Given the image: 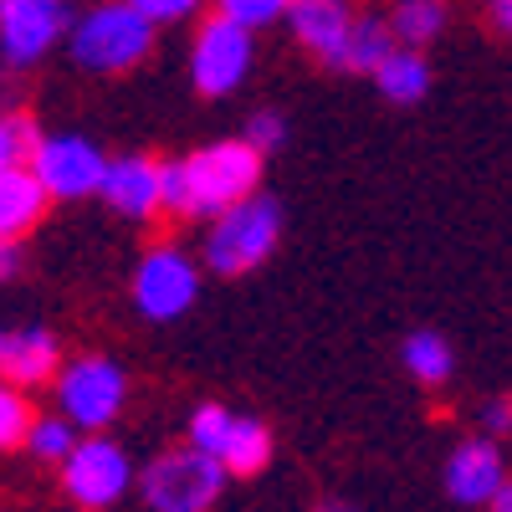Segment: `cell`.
I'll use <instances>...</instances> for the list:
<instances>
[{
    "mask_svg": "<svg viewBox=\"0 0 512 512\" xmlns=\"http://www.w3.org/2000/svg\"><path fill=\"white\" fill-rule=\"evenodd\" d=\"M267 154L251 139H210L180 159H164V216L169 221H210L226 205L262 190Z\"/></svg>",
    "mask_w": 512,
    "mask_h": 512,
    "instance_id": "6da1fadb",
    "label": "cell"
},
{
    "mask_svg": "<svg viewBox=\"0 0 512 512\" xmlns=\"http://www.w3.org/2000/svg\"><path fill=\"white\" fill-rule=\"evenodd\" d=\"M159 41V26L134 6V0H98L82 16H72L67 31V52L82 72H98V77H123L149 62Z\"/></svg>",
    "mask_w": 512,
    "mask_h": 512,
    "instance_id": "7a4b0ae2",
    "label": "cell"
},
{
    "mask_svg": "<svg viewBox=\"0 0 512 512\" xmlns=\"http://www.w3.org/2000/svg\"><path fill=\"white\" fill-rule=\"evenodd\" d=\"M282 241V200L256 190L236 205H226L221 216L205 221V241H200V262L216 277H246L267 262Z\"/></svg>",
    "mask_w": 512,
    "mask_h": 512,
    "instance_id": "3957f363",
    "label": "cell"
},
{
    "mask_svg": "<svg viewBox=\"0 0 512 512\" xmlns=\"http://www.w3.org/2000/svg\"><path fill=\"white\" fill-rule=\"evenodd\" d=\"M231 487V472L200 446L180 441L139 466V502L144 512H210Z\"/></svg>",
    "mask_w": 512,
    "mask_h": 512,
    "instance_id": "277c9868",
    "label": "cell"
},
{
    "mask_svg": "<svg viewBox=\"0 0 512 512\" xmlns=\"http://www.w3.org/2000/svg\"><path fill=\"white\" fill-rule=\"evenodd\" d=\"M57 482L77 512H113L139 492V466L108 431H82V441L57 466Z\"/></svg>",
    "mask_w": 512,
    "mask_h": 512,
    "instance_id": "5b68a950",
    "label": "cell"
},
{
    "mask_svg": "<svg viewBox=\"0 0 512 512\" xmlns=\"http://www.w3.org/2000/svg\"><path fill=\"white\" fill-rule=\"evenodd\" d=\"M251 67H256V31L221 11H205L190 31V57H185L190 88L200 98H231L251 82Z\"/></svg>",
    "mask_w": 512,
    "mask_h": 512,
    "instance_id": "8992f818",
    "label": "cell"
},
{
    "mask_svg": "<svg viewBox=\"0 0 512 512\" xmlns=\"http://www.w3.org/2000/svg\"><path fill=\"white\" fill-rule=\"evenodd\" d=\"M52 410H62L77 431H108L128 410V369L108 354H72L52 379Z\"/></svg>",
    "mask_w": 512,
    "mask_h": 512,
    "instance_id": "52a82bcc",
    "label": "cell"
},
{
    "mask_svg": "<svg viewBox=\"0 0 512 512\" xmlns=\"http://www.w3.org/2000/svg\"><path fill=\"white\" fill-rule=\"evenodd\" d=\"M200 282H205V262L190 256L180 241H154L139 262L134 277H128V292H134V308L149 323H175L200 303Z\"/></svg>",
    "mask_w": 512,
    "mask_h": 512,
    "instance_id": "ba28073f",
    "label": "cell"
},
{
    "mask_svg": "<svg viewBox=\"0 0 512 512\" xmlns=\"http://www.w3.org/2000/svg\"><path fill=\"white\" fill-rule=\"evenodd\" d=\"M108 159L88 134H41V144L31 149V169L41 175V185L52 190L57 205L72 200H98L103 175H108Z\"/></svg>",
    "mask_w": 512,
    "mask_h": 512,
    "instance_id": "9c48e42d",
    "label": "cell"
},
{
    "mask_svg": "<svg viewBox=\"0 0 512 512\" xmlns=\"http://www.w3.org/2000/svg\"><path fill=\"white\" fill-rule=\"evenodd\" d=\"M72 31L67 0H0V62L11 72L36 67Z\"/></svg>",
    "mask_w": 512,
    "mask_h": 512,
    "instance_id": "30bf717a",
    "label": "cell"
},
{
    "mask_svg": "<svg viewBox=\"0 0 512 512\" xmlns=\"http://www.w3.org/2000/svg\"><path fill=\"white\" fill-rule=\"evenodd\" d=\"M441 482H446V497H451L456 507H492V497L512 482L502 441H492V436H482V431L461 436V441L446 451Z\"/></svg>",
    "mask_w": 512,
    "mask_h": 512,
    "instance_id": "8fae6325",
    "label": "cell"
},
{
    "mask_svg": "<svg viewBox=\"0 0 512 512\" xmlns=\"http://www.w3.org/2000/svg\"><path fill=\"white\" fill-rule=\"evenodd\" d=\"M98 200L118 221L154 226L164 216V159H154V154H113Z\"/></svg>",
    "mask_w": 512,
    "mask_h": 512,
    "instance_id": "7c38bea8",
    "label": "cell"
},
{
    "mask_svg": "<svg viewBox=\"0 0 512 512\" xmlns=\"http://www.w3.org/2000/svg\"><path fill=\"white\" fill-rule=\"evenodd\" d=\"M354 0H292L287 11V36L303 47L313 62H323L328 72H344L349 62V36H354Z\"/></svg>",
    "mask_w": 512,
    "mask_h": 512,
    "instance_id": "4fadbf2b",
    "label": "cell"
},
{
    "mask_svg": "<svg viewBox=\"0 0 512 512\" xmlns=\"http://www.w3.org/2000/svg\"><path fill=\"white\" fill-rule=\"evenodd\" d=\"M52 190L41 185V175L26 164H6L0 169V236L6 241H26L41 221H47V210H52Z\"/></svg>",
    "mask_w": 512,
    "mask_h": 512,
    "instance_id": "5bb4252c",
    "label": "cell"
},
{
    "mask_svg": "<svg viewBox=\"0 0 512 512\" xmlns=\"http://www.w3.org/2000/svg\"><path fill=\"white\" fill-rule=\"evenodd\" d=\"M62 369V344L47 328H6V349H0V374L16 379L21 390H41Z\"/></svg>",
    "mask_w": 512,
    "mask_h": 512,
    "instance_id": "9a60e30c",
    "label": "cell"
},
{
    "mask_svg": "<svg viewBox=\"0 0 512 512\" xmlns=\"http://www.w3.org/2000/svg\"><path fill=\"white\" fill-rule=\"evenodd\" d=\"M369 82L379 88V98L384 103H395V108H410V103H420L425 93H431V62H425V47H400L384 57L374 72H369Z\"/></svg>",
    "mask_w": 512,
    "mask_h": 512,
    "instance_id": "2e32d148",
    "label": "cell"
},
{
    "mask_svg": "<svg viewBox=\"0 0 512 512\" xmlns=\"http://www.w3.org/2000/svg\"><path fill=\"white\" fill-rule=\"evenodd\" d=\"M400 364H405V374L420 384V390H446V384L456 379V349H451V338L436 333V328L405 333Z\"/></svg>",
    "mask_w": 512,
    "mask_h": 512,
    "instance_id": "e0dca14e",
    "label": "cell"
},
{
    "mask_svg": "<svg viewBox=\"0 0 512 512\" xmlns=\"http://www.w3.org/2000/svg\"><path fill=\"white\" fill-rule=\"evenodd\" d=\"M272 456H277V441H272V431L256 415H236L221 451H216V461L226 466L231 477H262L272 466Z\"/></svg>",
    "mask_w": 512,
    "mask_h": 512,
    "instance_id": "ac0fdd59",
    "label": "cell"
},
{
    "mask_svg": "<svg viewBox=\"0 0 512 512\" xmlns=\"http://www.w3.org/2000/svg\"><path fill=\"white\" fill-rule=\"evenodd\" d=\"M384 16H390V26L405 47H431L451 26V0H395Z\"/></svg>",
    "mask_w": 512,
    "mask_h": 512,
    "instance_id": "d6986e66",
    "label": "cell"
},
{
    "mask_svg": "<svg viewBox=\"0 0 512 512\" xmlns=\"http://www.w3.org/2000/svg\"><path fill=\"white\" fill-rule=\"evenodd\" d=\"M395 47H400V36H395L390 16H384V11H359V16H354V36H349V62H344V72H364V77H369Z\"/></svg>",
    "mask_w": 512,
    "mask_h": 512,
    "instance_id": "ffe728a7",
    "label": "cell"
},
{
    "mask_svg": "<svg viewBox=\"0 0 512 512\" xmlns=\"http://www.w3.org/2000/svg\"><path fill=\"white\" fill-rule=\"evenodd\" d=\"M82 441V431L62 415V410H47V415H36L31 420V431H26V451L36 456V461H47V466H62L67 461V451Z\"/></svg>",
    "mask_w": 512,
    "mask_h": 512,
    "instance_id": "44dd1931",
    "label": "cell"
},
{
    "mask_svg": "<svg viewBox=\"0 0 512 512\" xmlns=\"http://www.w3.org/2000/svg\"><path fill=\"white\" fill-rule=\"evenodd\" d=\"M31 390H21L16 379L0 374V456H11V451H26V431H31Z\"/></svg>",
    "mask_w": 512,
    "mask_h": 512,
    "instance_id": "7402d4cb",
    "label": "cell"
},
{
    "mask_svg": "<svg viewBox=\"0 0 512 512\" xmlns=\"http://www.w3.org/2000/svg\"><path fill=\"white\" fill-rule=\"evenodd\" d=\"M231 420H236V410H231V405H221V400H205V405H195V410H190L185 441L216 456V451H221V441H226V431H231Z\"/></svg>",
    "mask_w": 512,
    "mask_h": 512,
    "instance_id": "603a6c76",
    "label": "cell"
},
{
    "mask_svg": "<svg viewBox=\"0 0 512 512\" xmlns=\"http://www.w3.org/2000/svg\"><path fill=\"white\" fill-rule=\"evenodd\" d=\"M36 144H41L36 118L16 113V108H0V169H6V164H26Z\"/></svg>",
    "mask_w": 512,
    "mask_h": 512,
    "instance_id": "cb8c5ba5",
    "label": "cell"
},
{
    "mask_svg": "<svg viewBox=\"0 0 512 512\" xmlns=\"http://www.w3.org/2000/svg\"><path fill=\"white\" fill-rule=\"evenodd\" d=\"M210 11H221L251 31H267V26H282L287 11H292V0H210Z\"/></svg>",
    "mask_w": 512,
    "mask_h": 512,
    "instance_id": "d4e9b609",
    "label": "cell"
},
{
    "mask_svg": "<svg viewBox=\"0 0 512 512\" xmlns=\"http://www.w3.org/2000/svg\"><path fill=\"white\" fill-rule=\"evenodd\" d=\"M241 139H251L256 149L272 159V154L287 144V118H282L277 108H256V113L246 118V128H241Z\"/></svg>",
    "mask_w": 512,
    "mask_h": 512,
    "instance_id": "484cf974",
    "label": "cell"
},
{
    "mask_svg": "<svg viewBox=\"0 0 512 512\" xmlns=\"http://www.w3.org/2000/svg\"><path fill=\"white\" fill-rule=\"evenodd\" d=\"M134 6L154 26H185V21H200L210 11V0H134Z\"/></svg>",
    "mask_w": 512,
    "mask_h": 512,
    "instance_id": "4316f807",
    "label": "cell"
},
{
    "mask_svg": "<svg viewBox=\"0 0 512 512\" xmlns=\"http://www.w3.org/2000/svg\"><path fill=\"white\" fill-rule=\"evenodd\" d=\"M477 431L492 436V441H507V436H512V395H492V400H482V410H477Z\"/></svg>",
    "mask_w": 512,
    "mask_h": 512,
    "instance_id": "83f0119b",
    "label": "cell"
},
{
    "mask_svg": "<svg viewBox=\"0 0 512 512\" xmlns=\"http://www.w3.org/2000/svg\"><path fill=\"white\" fill-rule=\"evenodd\" d=\"M482 11H487L492 31H497L502 41H512V0H482Z\"/></svg>",
    "mask_w": 512,
    "mask_h": 512,
    "instance_id": "f1b7e54d",
    "label": "cell"
},
{
    "mask_svg": "<svg viewBox=\"0 0 512 512\" xmlns=\"http://www.w3.org/2000/svg\"><path fill=\"white\" fill-rule=\"evenodd\" d=\"M16 272H21V241L0 236V282H11Z\"/></svg>",
    "mask_w": 512,
    "mask_h": 512,
    "instance_id": "f546056e",
    "label": "cell"
},
{
    "mask_svg": "<svg viewBox=\"0 0 512 512\" xmlns=\"http://www.w3.org/2000/svg\"><path fill=\"white\" fill-rule=\"evenodd\" d=\"M313 512H359V507H354V502H344V497H323Z\"/></svg>",
    "mask_w": 512,
    "mask_h": 512,
    "instance_id": "4dcf8cb0",
    "label": "cell"
},
{
    "mask_svg": "<svg viewBox=\"0 0 512 512\" xmlns=\"http://www.w3.org/2000/svg\"><path fill=\"white\" fill-rule=\"evenodd\" d=\"M487 512H512V482H507V487L492 497V507H487Z\"/></svg>",
    "mask_w": 512,
    "mask_h": 512,
    "instance_id": "1f68e13d",
    "label": "cell"
},
{
    "mask_svg": "<svg viewBox=\"0 0 512 512\" xmlns=\"http://www.w3.org/2000/svg\"><path fill=\"white\" fill-rule=\"evenodd\" d=\"M0 349H6V328H0Z\"/></svg>",
    "mask_w": 512,
    "mask_h": 512,
    "instance_id": "d6a6232c",
    "label": "cell"
}]
</instances>
